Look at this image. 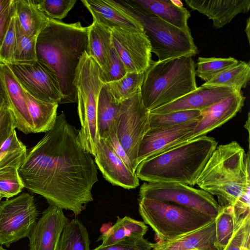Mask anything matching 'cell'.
<instances>
[{
	"instance_id": "6da1fadb",
	"label": "cell",
	"mask_w": 250,
	"mask_h": 250,
	"mask_svg": "<svg viewBox=\"0 0 250 250\" xmlns=\"http://www.w3.org/2000/svg\"><path fill=\"white\" fill-rule=\"evenodd\" d=\"M78 131L62 112L53 127L27 150L18 169L25 188L75 215L93 201L92 189L98 181L97 166L80 144Z\"/></svg>"
},
{
	"instance_id": "7a4b0ae2",
	"label": "cell",
	"mask_w": 250,
	"mask_h": 250,
	"mask_svg": "<svg viewBox=\"0 0 250 250\" xmlns=\"http://www.w3.org/2000/svg\"><path fill=\"white\" fill-rule=\"evenodd\" d=\"M88 50V26L80 21L67 23L49 19L37 38L36 55L56 78L63 99L61 104L77 102L75 81L83 54Z\"/></svg>"
},
{
	"instance_id": "3957f363",
	"label": "cell",
	"mask_w": 250,
	"mask_h": 250,
	"mask_svg": "<svg viewBox=\"0 0 250 250\" xmlns=\"http://www.w3.org/2000/svg\"><path fill=\"white\" fill-rule=\"evenodd\" d=\"M213 137L192 139L141 162L135 171L139 179L147 183H176L191 187L217 146Z\"/></svg>"
},
{
	"instance_id": "277c9868",
	"label": "cell",
	"mask_w": 250,
	"mask_h": 250,
	"mask_svg": "<svg viewBox=\"0 0 250 250\" xmlns=\"http://www.w3.org/2000/svg\"><path fill=\"white\" fill-rule=\"evenodd\" d=\"M196 185L216 196L221 208L233 207L250 191L249 151L236 141L217 146L199 176Z\"/></svg>"
},
{
	"instance_id": "5b68a950",
	"label": "cell",
	"mask_w": 250,
	"mask_h": 250,
	"mask_svg": "<svg viewBox=\"0 0 250 250\" xmlns=\"http://www.w3.org/2000/svg\"><path fill=\"white\" fill-rule=\"evenodd\" d=\"M191 56L163 61L151 60L144 72L141 95L149 111L171 103L197 89Z\"/></svg>"
},
{
	"instance_id": "8992f818",
	"label": "cell",
	"mask_w": 250,
	"mask_h": 250,
	"mask_svg": "<svg viewBox=\"0 0 250 250\" xmlns=\"http://www.w3.org/2000/svg\"><path fill=\"white\" fill-rule=\"evenodd\" d=\"M124 11L142 25L151 46V52L163 61L198 52L191 33L184 31L149 14L131 0H114Z\"/></svg>"
},
{
	"instance_id": "52a82bcc",
	"label": "cell",
	"mask_w": 250,
	"mask_h": 250,
	"mask_svg": "<svg viewBox=\"0 0 250 250\" xmlns=\"http://www.w3.org/2000/svg\"><path fill=\"white\" fill-rule=\"evenodd\" d=\"M101 73L96 62L85 52L81 58L75 81L81 124L78 138L82 146L93 156L95 154L100 139L97 127V104L104 85Z\"/></svg>"
},
{
	"instance_id": "ba28073f",
	"label": "cell",
	"mask_w": 250,
	"mask_h": 250,
	"mask_svg": "<svg viewBox=\"0 0 250 250\" xmlns=\"http://www.w3.org/2000/svg\"><path fill=\"white\" fill-rule=\"evenodd\" d=\"M139 212L156 234L157 241L172 240L209 224L215 218L169 202L139 199Z\"/></svg>"
},
{
	"instance_id": "9c48e42d",
	"label": "cell",
	"mask_w": 250,
	"mask_h": 250,
	"mask_svg": "<svg viewBox=\"0 0 250 250\" xmlns=\"http://www.w3.org/2000/svg\"><path fill=\"white\" fill-rule=\"evenodd\" d=\"M149 111L139 93L120 104L115 131L135 171L142 139L149 129Z\"/></svg>"
},
{
	"instance_id": "30bf717a",
	"label": "cell",
	"mask_w": 250,
	"mask_h": 250,
	"mask_svg": "<svg viewBox=\"0 0 250 250\" xmlns=\"http://www.w3.org/2000/svg\"><path fill=\"white\" fill-rule=\"evenodd\" d=\"M139 195V199L173 203L215 219L222 209L213 196L208 192L180 183L146 182L141 186Z\"/></svg>"
},
{
	"instance_id": "8fae6325",
	"label": "cell",
	"mask_w": 250,
	"mask_h": 250,
	"mask_svg": "<svg viewBox=\"0 0 250 250\" xmlns=\"http://www.w3.org/2000/svg\"><path fill=\"white\" fill-rule=\"evenodd\" d=\"M38 210L33 196L26 192L0 202V245L28 237L37 221Z\"/></svg>"
},
{
	"instance_id": "7c38bea8",
	"label": "cell",
	"mask_w": 250,
	"mask_h": 250,
	"mask_svg": "<svg viewBox=\"0 0 250 250\" xmlns=\"http://www.w3.org/2000/svg\"><path fill=\"white\" fill-rule=\"evenodd\" d=\"M21 87L34 97L61 104L63 96L53 74L38 61L32 63L6 64Z\"/></svg>"
},
{
	"instance_id": "4fadbf2b",
	"label": "cell",
	"mask_w": 250,
	"mask_h": 250,
	"mask_svg": "<svg viewBox=\"0 0 250 250\" xmlns=\"http://www.w3.org/2000/svg\"><path fill=\"white\" fill-rule=\"evenodd\" d=\"M113 46L127 73H144L151 61V46L144 32L111 30Z\"/></svg>"
},
{
	"instance_id": "5bb4252c",
	"label": "cell",
	"mask_w": 250,
	"mask_h": 250,
	"mask_svg": "<svg viewBox=\"0 0 250 250\" xmlns=\"http://www.w3.org/2000/svg\"><path fill=\"white\" fill-rule=\"evenodd\" d=\"M199 121H193L172 126L149 129L139 146L138 165L146 159L188 142Z\"/></svg>"
},
{
	"instance_id": "9a60e30c",
	"label": "cell",
	"mask_w": 250,
	"mask_h": 250,
	"mask_svg": "<svg viewBox=\"0 0 250 250\" xmlns=\"http://www.w3.org/2000/svg\"><path fill=\"white\" fill-rule=\"evenodd\" d=\"M69 221L62 208L49 205L28 237L30 250H57L62 231Z\"/></svg>"
},
{
	"instance_id": "2e32d148",
	"label": "cell",
	"mask_w": 250,
	"mask_h": 250,
	"mask_svg": "<svg viewBox=\"0 0 250 250\" xmlns=\"http://www.w3.org/2000/svg\"><path fill=\"white\" fill-rule=\"evenodd\" d=\"M245 97L240 91L201 110L202 118L190 134L188 141L206 135L234 117L244 105Z\"/></svg>"
},
{
	"instance_id": "e0dca14e",
	"label": "cell",
	"mask_w": 250,
	"mask_h": 250,
	"mask_svg": "<svg viewBox=\"0 0 250 250\" xmlns=\"http://www.w3.org/2000/svg\"><path fill=\"white\" fill-rule=\"evenodd\" d=\"M94 156L95 163L106 180L113 185L132 189L139 185V179L113 151L109 146L100 139Z\"/></svg>"
},
{
	"instance_id": "ac0fdd59",
	"label": "cell",
	"mask_w": 250,
	"mask_h": 250,
	"mask_svg": "<svg viewBox=\"0 0 250 250\" xmlns=\"http://www.w3.org/2000/svg\"><path fill=\"white\" fill-rule=\"evenodd\" d=\"M0 79L4 99L14 116L16 128L26 134L33 133L23 89L8 66L0 62Z\"/></svg>"
},
{
	"instance_id": "d6986e66",
	"label": "cell",
	"mask_w": 250,
	"mask_h": 250,
	"mask_svg": "<svg viewBox=\"0 0 250 250\" xmlns=\"http://www.w3.org/2000/svg\"><path fill=\"white\" fill-rule=\"evenodd\" d=\"M93 17V21L112 29L144 32L140 23L121 9L114 0L81 1Z\"/></svg>"
},
{
	"instance_id": "ffe728a7",
	"label": "cell",
	"mask_w": 250,
	"mask_h": 250,
	"mask_svg": "<svg viewBox=\"0 0 250 250\" xmlns=\"http://www.w3.org/2000/svg\"><path fill=\"white\" fill-rule=\"evenodd\" d=\"M237 91L226 87H207L201 85L177 100L149 112L164 114L181 110L201 111Z\"/></svg>"
},
{
	"instance_id": "44dd1931",
	"label": "cell",
	"mask_w": 250,
	"mask_h": 250,
	"mask_svg": "<svg viewBox=\"0 0 250 250\" xmlns=\"http://www.w3.org/2000/svg\"><path fill=\"white\" fill-rule=\"evenodd\" d=\"M188 6L197 10L213 21L216 29L229 23L240 13H248L250 0H186Z\"/></svg>"
},
{
	"instance_id": "7402d4cb",
	"label": "cell",
	"mask_w": 250,
	"mask_h": 250,
	"mask_svg": "<svg viewBox=\"0 0 250 250\" xmlns=\"http://www.w3.org/2000/svg\"><path fill=\"white\" fill-rule=\"evenodd\" d=\"M215 219L196 230L176 239L153 243L154 250H217Z\"/></svg>"
},
{
	"instance_id": "603a6c76",
	"label": "cell",
	"mask_w": 250,
	"mask_h": 250,
	"mask_svg": "<svg viewBox=\"0 0 250 250\" xmlns=\"http://www.w3.org/2000/svg\"><path fill=\"white\" fill-rule=\"evenodd\" d=\"M113 47L111 31L96 21L88 26V54L99 65L102 77L108 71Z\"/></svg>"
},
{
	"instance_id": "cb8c5ba5",
	"label": "cell",
	"mask_w": 250,
	"mask_h": 250,
	"mask_svg": "<svg viewBox=\"0 0 250 250\" xmlns=\"http://www.w3.org/2000/svg\"><path fill=\"white\" fill-rule=\"evenodd\" d=\"M146 12L156 16L179 29L191 32L188 23L189 12L174 5L170 0H131Z\"/></svg>"
},
{
	"instance_id": "d4e9b609",
	"label": "cell",
	"mask_w": 250,
	"mask_h": 250,
	"mask_svg": "<svg viewBox=\"0 0 250 250\" xmlns=\"http://www.w3.org/2000/svg\"><path fill=\"white\" fill-rule=\"evenodd\" d=\"M14 15L21 29L37 37L47 25L49 19L39 9L37 0H13Z\"/></svg>"
},
{
	"instance_id": "484cf974",
	"label": "cell",
	"mask_w": 250,
	"mask_h": 250,
	"mask_svg": "<svg viewBox=\"0 0 250 250\" xmlns=\"http://www.w3.org/2000/svg\"><path fill=\"white\" fill-rule=\"evenodd\" d=\"M23 89L33 126V133L47 132L55 124L58 104L37 99Z\"/></svg>"
},
{
	"instance_id": "4316f807",
	"label": "cell",
	"mask_w": 250,
	"mask_h": 250,
	"mask_svg": "<svg viewBox=\"0 0 250 250\" xmlns=\"http://www.w3.org/2000/svg\"><path fill=\"white\" fill-rule=\"evenodd\" d=\"M147 229L144 222L127 216L118 217L115 224L101 235L97 241H102L101 245L107 246L126 238L143 237Z\"/></svg>"
},
{
	"instance_id": "83f0119b",
	"label": "cell",
	"mask_w": 250,
	"mask_h": 250,
	"mask_svg": "<svg viewBox=\"0 0 250 250\" xmlns=\"http://www.w3.org/2000/svg\"><path fill=\"white\" fill-rule=\"evenodd\" d=\"M250 79V63L239 61L236 64L219 73L202 86L207 87H226L241 91L247 86Z\"/></svg>"
},
{
	"instance_id": "f1b7e54d",
	"label": "cell",
	"mask_w": 250,
	"mask_h": 250,
	"mask_svg": "<svg viewBox=\"0 0 250 250\" xmlns=\"http://www.w3.org/2000/svg\"><path fill=\"white\" fill-rule=\"evenodd\" d=\"M120 104L117 103L104 84L97 104V127L101 139H104L111 131L115 130Z\"/></svg>"
},
{
	"instance_id": "f546056e",
	"label": "cell",
	"mask_w": 250,
	"mask_h": 250,
	"mask_svg": "<svg viewBox=\"0 0 250 250\" xmlns=\"http://www.w3.org/2000/svg\"><path fill=\"white\" fill-rule=\"evenodd\" d=\"M89 234L81 221L74 218L63 229L57 250H90Z\"/></svg>"
},
{
	"instance_id": "4dcf8cb0",
	"label": "cell",
	"mask_w": 250,
	"mask_h": 250,
	"mask_svg": "<svg viewBox=\"0 0 250 250\" xmlns=\"http://www.w3.org/2000/svg\"><path fill=\"white\" fill-rule=\"evenodd\" d=\"M144 73H127L119 80L104 83L118 104L140 93Z\"/></svg>"
},
{
	"instance_id": "1f68e13d",
	"label": "cell",
	"mask_w": 250,
	"mask_h": 250,
	"mask_svg": "<svg viewBox=\"0 0 250 250\" xmlns=\"http://www.w3.org/2000/svg\"><path fill=\"white\" fill-rule=\"evenodd\" d=\"M15 31L16 42L13 63L27 64L37 61V37H31L26 34L21 28L16 17Z\"/></svg>"
},
{
	"instance_id": "d6a6232c",
	"label": "cell",
	"mask_w": 250,
	"mask_h": 250,
	"mask_svg": "<svg viewBox=\"0 0 250 250\" xmlns=\"http://www.w3.org/2000/svg\"><path fill=\"white\" fill-rule=\"evenodd\" d=\"M200 110L177 111L164 114L149 112V129L164 128L181 125L190 121H200Z\"/></svg>"
},
{
	"instance_id": "836d02e7",
	"label": "cell",
	"mask_w": 250,
	"mask_h": 250,
	"mask_svg": "<svg viewBox=\"0 0 250 250\" xmlns=\"http://www.w3.org/2000/svg\"><path fill=\"white\" fill-rule=\"evenodd\" d=\"M215 222V247L217 250H224L232 237L237 224L233 207L222 208Z\"/></svg>"
},
{
	"instance_id": "e575fe53",
	"label": "cell",
	"mask_w": 250,
	"mask_h": 250,
	"mask_svg": "<svg viewBox=\"0 0 250 250\" xmlns=\"http://www.w3.org/2000/svg\"><path fill=\"white\" fill-rule=\"evenodd\" d=\"M238 62V60L232 57L223 58L200 57L197 60L195 75L206 82Z\"/></svg>"
},
{
	"instance_id": "d590c367",
	"label": "cell",
	"mask_w": 250,
	"mask_h": 250,
	"mask_svg": "<svg viewBox=\"0 0 250 250\" xmlns=\"http://www.w3.org/2000/svg\"><path fill=\"white\" fill-rule=\"evenodd\" d=\"M24 188L18 168L10 167L0 170V196L9 199L19 194Z\"/></svg>"
},
{
	"instance_id": "8d00e7d4",
	"label": "cell",
	"mask_w": 250,
	"mask_h": 250,
	"mask_svg": "<svg viewBox=\"0 0 250 250\" xmlns=\"http://www.w3.org/2000/svg\"><path fill=\"white\" fill-rule=\"evenodd\" d=\"M76 0H37L41 11L49 19L61 21L76 3Z\"/></svg>"
},
{
	"instance_id": "74e56055",
	"label": "cell",
	"mask_w": 250,
	"mask_h": 250,
	"mask_svg": "<svg viewBox=\"0 0 250 250\" xmlns=\"http://www.w3.org/2000/svg\"><path fill=\"white\" fill-rule=\"evenodd\" d=\"M250 214L237 224L232 237L224 250H241L243 247L250 248Z\"/></svg>"
},
{
	"instance_id": "f35d334b",
	"label": "cell",
	"mask_w": 250,
	"mask_h": 250,
	"mask_svg": "<svg viewBox=\"0 0 250 250\" xmlns=\"http://www.w3.org/2000/svg\"><path fill=\"white\" fill-rule=\"evenodd\" d=\"M15 42V17L14 13L11 19L8 29L0 47V63L5 64H10L14 63Z\"/></svg>"
},
{
	"instance_id": "ab89813d",
	"label": "cell",
	"mask_w": 250,
	"mask_h": 250,
	"mask_svg": "<svg viewBox=\"0 0 250 250\" xmlns=\"http://www.w3.org/2000/svg\"><path fill=\"white\" fill-rule=\"evenodd\" d=\"M153 248V243L143 237L126 238L109 246L100 245L93 250H152Z\"/></svg>"
},
{
	"instance_id": "60d3db41",
	"label": "cell",
	"mask_w": 250,
	"mask_h": 250,
	"mask_svg": "<svg viewBox=\"0 0 250 250\" xmlns=\"http://www.w3.org/2000/svg\"><path fill=\"white\" fill-rule=\"evenodd\" d=\"M127 73L122 60L113 46L108 71L106 75L101 76L102 81L104 84L116 81L124 77Z\"/></svg>"
},
{
	"instance_id": "b9f144b4",
	"label": "cell",
	"mask_w": 250,
	"mask_h": 250,
	"mask_svg": "<svg viewBox=\"0 0 250 250\" xmlns=\"http://www.w3.org/2000/svg\"><path fill=\"white\" fill-rule=\"evenodd\" d=\"M16 128L14 116L5 101L0 107V147Z\"/></svg>"
},
{
	"instance_id": "7bdbcfd3",
	"label": "cell",
	"mask_w": 250,
	"mask_h": 250,
	"mask_svg": "<svg viewBox=\"0 0 250 250\" xmlns=\"http://www.w3.org/2000/svg\"><path fill=\"white\" fill-rule=\"evenodd\" d=\"M27 149L14 151L0 150V170L13 167L18 169L25 160Z\"/></svg>"
},
{
	"instance_id": "ee69618b",
	"label": "cell",
	"mask_w": 250,
	"mask_h": 250,
	"mask_svg": "<svg viewBox=\"0 0 250 250\" xmlns=\"http://www.w3.org/2000/svg\"><path fill=\"white\" fill-rule=\"evenodd\" d=\"M102 139L132 171L135 172L128 156L120 143L115 130L111 131Z\"/></svg>"
},
{
	"instance_id": "f6af8a7d",
	"label": "cell",
	"mask_w": 250,
	"mask_h": 250,
	"mask_svg": "<svg viewBox=\"0 0 250 250\" xmlns=\"http://www.w3.org/2000/svg\"><path fill=\"white\" fill-rule=\"evenodd\" d=\"M233 212L238 223L241 219L250 215V191L240 196L233 206Z\"/></svg>"
},
{
	"instance_id": "bcb514c9",
	"label": "cell",
	"mask_w": 250,
	"mask_h": 250,
	"mask_svg": "<svg viewBox=\"0 0 250 250\" xmlns=\"http://www.w3.org/2000/svg\"><path fill=\"white\" fill-rule=\"evenodd\" d=\"M13 14V0H11L9 5L0 16V47L8 29Z\"/></svg>"
},
{
	"instance_id": "7dc6e473",
	"label": "cell",
	"mask_w": 250,
	"mask_h": 250,
	"mask_svg": "<svg viewBox=\"0 0 250 250\" xmlns=\"http://www.w3.org/2000/svg\"><path fill=\"white\" fill-rule=\"evenodd\" d=\"M26 148V146L18 139L14 130L0 147V151H14Z\"/></svg>"
},
{
	"instance_id": "c3c4849f",
	"label": "cell",
	"mask_w": 250,
	"mask_h": 250,
	"mask_svg": "<svg viewBox=\"0 0 250 250\" xmlns=\"http://www.w3.org/2000/svg\"><path fill=\"white\" fill-rule=\"evenodd\" d=\"M11 0H0V16L4 9L9 5Z\"/></svg>"
},
{
	"instance_id": "681fc988",
	"label": "cell",
	"mask_w": 250,
	"mask_h": 250,
	"mask_svg": "<svg viewBox=\"0 0 250 250\" xmlns=\"http://www.w3.org/2000/svg\"><path fill=\"white\" fill-rule=\"evenodd\" d=\"M250 18H249L246 22V26L245 30V31L246 32V35L247 36L248 40L249 42H250Z\"/></svg>"
},
{
	"instance_id": "f907efd6",
	"label": "cell",
	"mask_w": 250,
	"mask_h": 250,
	"mask_svg": "<svg viewBox=\"0 0 250 250\" xmlns=\"http://www.w3.org/2000/svg\"><path fill=\"white\" fill-rule=\"evenodd\" d=\"M171 2L176 6L178 7H183V3L182 1L179 0H170Z\"/></svg>"
},
{
	"instance_id": "816d5d0a",
	"label": "cell",
	"mask_w": 250,
	"mask_h": 250,
	"mask_svg": "<svg viewBox=\"0 0 250 250\" xmlns=\"http://www.w3.org/2000/svg\"><path fill=\"white\" fill-rule=\"evenodd\" d=\"M0 98H3L4 99V92L0 79Z\"/></svg>"
},
{
	"instance_id": "f5cc1de1",
	"label": "cell",
	"mask_w": 250,
	"mask_h": 250,
	"mask_svg": "<svg viewBox=\"0 0 250 250\" xmlns=\"http://www.w3.org/2000/svg\"><path fill=\"white\" fill-rule=\"evenodd\" d=\"M5 102V100H3L2 101H0V107H1V106L2 105V104Z\"/></svg>"
},
{
	"instance_id": "db71d44e",
	"label": "cell",
	"mask_w": 250,
	"mask_h": 250,
	"mask_svg": "<svg viewBox=\"0 0 250 250\" xmlns=\"http://www.w3.org/2000/svg\"><path fill=\"white\" fill-rule=\"evenodd\" d=\"M241 250H250V248L243 247L241 249Z\"/></svg>"
},
{
	"instance_id": "11a10c76",
	"label": "cell",
	"mask_w": 250,
	"mask_h": 250,
	"mask_svg": "<svg viewBox=\"0 0 250 250\" xmlns=\"http://www.w3.org/2000/svg\"><path fill=\"white\" fill-rule=\"evenodd\" d=\"M0 250H6L5 249H4L1 245H0Z\"/></svg>"
},
{
	"instance_id": "9f6ffc18",
	"label": "cell",
	"mask_w": 250,
	"mask_h": 250,
	"mask_svg": "<svg viewBox=\"0 0 250 250\" xmlns=\"http://www.w3.org/2000/svg\"><path fill=\"white\" fill-rule=\"evenodd\" d=\"M5 100V99H3V98H0V101H2V100Z\"/></svg>"
},
{
	"instance_id": "6f0895ef",
	"label": "cell",
	"mask_w": 250,
	"mask_h": 250,
	"mask_svg": "<svg viewBox=\"0 0 250 250\" xmlns=\"http://www.w3.org/2000/svg\"><path fill=\"white\" fill-rule=\"evenodd\" d=\"M2 197H1L0 196V202H1V199H2Z\"/></svg>"
},
{
	"instance_id": "680465c9",
	"label": "cell",
	"mask_w": 250,
	"mask_h": 250,
	"mask_svg": "<svg viewBox=\"0 0 250 250\" xmlns=\"http://www.w3.org/2000/svg\"></svg>"
},
{
	"instance_id": "91938a15",
	"label": "cell",
	"mask_w": 250,
	"mask_h": 250,
	"mask_svg": "<svg viewBox=\"0 0 250 250\" xmlns=\"http://www.w3.org/2000/svg\"></svg>"
}]
</instances>
